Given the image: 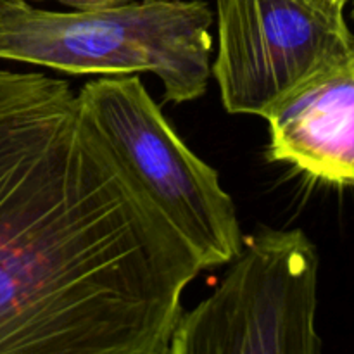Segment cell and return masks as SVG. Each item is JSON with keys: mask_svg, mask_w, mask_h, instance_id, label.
<instances>
[{"mask_svg": "<svg viewBox=\"0 0 354 354\" xmlns=\"http://www.w3.org/2000/svg\"><path fill=\"white\" fill-rule=\"evenodd\" d=\"M203 270L68 82L0 68V354H165Z\"/></svg>", "mask_w": 354, "mask_h": 354, "instance_id": "cell-1", "label": "cell"}, {"mask_svg": "<svg viewBox=\"0 0 354 354\" xmlns=\"http://www.w3.org/2000/svg\"><path fill=\"white\" fill-rule=\"evenodd\" d=\"M213 19L203 0H140L71 12L0 0V59L69 75L151 71L165 99L183 104L207 90Z\"/></svg>", "mask_w": 354, "mask_h": 354, "instance_id": "cell-2", "label": "cell"}, {"mask_svg": "<svg viewBox=\"0 0 354 354\" xmlns=\"http://www.w3.org/2000/svg\"><path fill=\"white\" fill-rule=\"evenodd\" d=\"M83 114L128 178L158 207L203 268L230 265L244 235L213 166L178 137L137 76H107L78 93Z\"/></svg>", "mask_w": 354, "mask_h": 354, "instance_id": "cell-3", "label": "cell"}, {"mask_svg": "<svg viewBox=\"0 0 354 354\" xmlns=\"http://www.w3.org/2000/svg\"><path fill=\"white\" fill-rule=\"evenodd\" d=\"M317 304L313 242L259 227L216 289L182 313L165 354H322Z\"/></svg>", "mask_w": 354, "mask_h": 354, "instance_id": "cell-4", "label": "cell"}, {"mask_svg": "<svg viewBox=\"0 0 354 354\" xmlns=\"http://www.w3.org/2000/svg\"><path fill=\"white\" fill-rule=\"evenodd\" d=\"M211 66L230 114L265 118L287 93L354 50L344 16L310 0H216Z\"/></svg>", "mask_w": 354, "mask_h": 354, "instance_id": "cell-5", "label": "cell"}, {"mask_svg": "<svg viewBox=\"0 0 354 354\" xmlns=\"http://www.w3.org/2000/svg\"><path fill=\"white\" fill-rule=\"evenodd\" d=\"M265 120L270 161L354 187V50L287 93Z\"/></svg>", "mask_w": 354, "mask_h": 354, "instance_id": "cell-6", "label": "cell"}, {"mask_svg": "<svg viewBox=\"0 0 354 354\" xmlns=\"http://www.w3.org/2000/svg\"><path fill=\"white\" fill-rule=\"evenodd\" d=\"M26 2H45V0H26ZM54 2L68 6L75 10H95V9H106V7L121 6L130 0H54Z\"/></svg>", "mask_w": 354, "mask_h": 354, "instance_id": "cell-7", "label": "cell"}, {"mask_svg": "<svg viewBox=\"0 0 354 354\" xmlns=\"http://www.w3.org/2000/svg\"><path fill=\"white\" fill-rule=\"evenodd\" d=\"M311 3L318 6L320 9L327 10V12L339 14V16H344V9L351 0H310Z\"/></svg>", "mask_w": 354, "mask_h": 354, "instance_id": "cell-8", "label": "cell"}]
</instances>
